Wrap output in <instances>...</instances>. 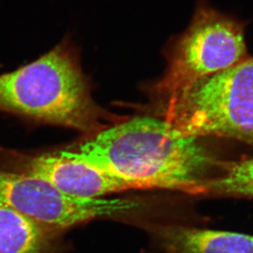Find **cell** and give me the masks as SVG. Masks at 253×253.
<instances>
[{
    "label": "cell",
    "mask_w": 253,
    "mask_h": 253,
    "mask_svg": "<svg viewBox=\"0 0 253 253\" xmlns=\"http://www.w3.org/2000/svg\"><path fill=\"white\" fill-rule=\"evenodd\" d=\"M207 184V194L253 198V158L220 163Z\"/></svg>",
    "instance_id": "9c48e42d"
},
{
    "label": "cell",
    "mask_w": 253,
    "mask_h": 253,
    "mask_svg": "<svg viewBox=\"0 0 253 253\" xmlns=\"http://www.w3.org/2000/svg\"><path fill=\"white\" fill-rule=\"evenodd\" d=\"M0 203L54 230L67 229L135 207L124 199L80 198L42 179L0 169Z\"/></svg>",
    "instance_id": "5b68a950"
},
{
    "label": "cell",
    "mask_w": 253,
    "mask_h": 253,
    "mask_svg": "<svg viewBox=\"0 0 253 253\" xmlns=\"http://www.w3.org/2000/svg\"><path fill=\"white\" fill-rule=\"evenodd\" d=\"M248 57L241 25L210 7H201L174 46L168 68L154 90L173 98Z\"/></svg>",
    "instance_id": "277c9868"
},
{
    "label": "cell",
    "mask_w": 253,
    "mask_h": 253,
    "mask_svg": "<svg viewBox=\"0 0 253 253\" xmlns=\"http://www.w3.org/2000/svg\"><path fill=\"white\" fill-rule=\"evenodd\" d=\"M164 119L185 136L223 137L253 145V57L168 98Z\"/></svg>",
    "instance_id": "3957f363"
},
{
    "label": "cell",
    "mask_w": 253,
    "mask_h": 253,
    "mask_svg": "<svg viewBox=\"0 0 253 253\" xmlns=\"http://www.w3.org/2000/svg\"><path fill=\"white\" fill-rule=\"evenodd\" d=\"M0 112L95 134L108 119L91 95L79 57L63 42L35 62L0 75Z\"/></svg>",
    "instance_id": "7a4b0ae2"
},
{
    "label": "cell",
    "mask_w": 253,
    "mask_h": 253,
    "mask_svg": "<svg viewBox=\"0 0 253 253\" xmlns=\"http://www.w3.org/2000/svg\"><path fill=\"white\" fill-rule=\"evenodd\" d=\"M66 155L131 183L136 189L207 194L219 167L198 138L165 119L134 117L102 129Z\"/></svg>",
    "instance_id": "6da1fadb"
},
{
    "label": "cell",
    "mask_w": 253,
    "mask_h": 253,
    "mask_svg": "<svg viewBox=\"0 0 253 253\" xmlns=\"http://www.w3.org/2000/svg\"><path fill=\"white\" fill-rule=\"evenodd\" d=\"M0 169L36 177L75 198H103L136 189L131 183L68 157L62 151L56 154L27 155L0 148Z\"/></svg>",
    "instance_id": "8992f818"
},
{
    "label": "cell",
    "mask_w": 253,
    "mask_h": 253,
    "mask_svg": "<svg viewBox=\"0 0 253 253\" xmlns=\"http://www.w3.org/2000/svg\"><path fill=\"white\" fill-rule=\"evenodd\" d=\"M55 232L0 203V253H49Z\"/></svg>",
    "instance_id": "ba28073f"
},
{
    "label": "cell",
    "mask_w": 253,
    "mask_h": 253,
    "mask_svg": "<svg viewBox=\"0 0 253 253\" xmlns=\"http://www.w3.org/2000/svg\"><path fill=\"white\" fill-rule=\"evenodd\" d=\"M169 253H253V236L234 232L169 225L155 229Z\"/></svg>",
    "instance_id": "52a82bcc"
}]
</instances>
